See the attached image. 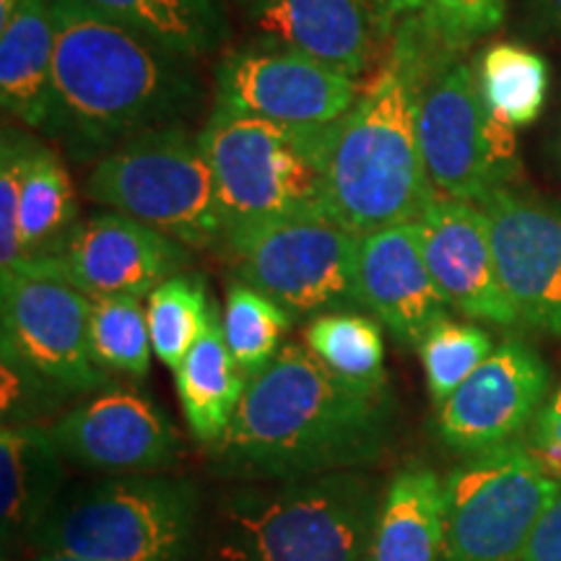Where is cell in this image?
Segmentation results:
<instances>
[{
    "label": "cell",
    "instance_id": "7c38bea8",
    "mask_svg": "<svg viewBox=\"0 0 561 561\" xmlns=\"http://www.w3.org/2000/svg\"><path fill=\"white\" fill-rule=\"evenodd\" d=\"M359 94L351 76L271 42L231 50L216 68V107L271 123H339Z\"/></svg>",
    "mask_w": 561,
    "mask_h": 561
},
{
    "label": "cell",
    "instance_id": "e575fe53",
    "mask_svg": "<svg viewBox=\"0 0 561 561\" xmlns=\"http://www.w3.org/2000/svg\"><path fill=\"white\" fill-rule=\"evenodd\" d=\"M528 445L543 466L561 479V382L549 392L543 409L528 430Z\"/></svg>",
    "mask_w": 561,
    "mask_h": 561
},
{
    "label": "cell",
    "instance_id": "8d00e7d4",
    "mask_svg": "<svg viewBox=\"0 0 561 561\" xmlns=\"http://www.w3.org/2000/svg\"><path fill=\"white\" fill-rule=\"evenodd\" d=\"M530 19L546 34L561 39V0H530Z\"/></svg>",
    "mask_w": 561,
    "mask_h": 561
},
{
    "label": "cell",
    "instance_id": "d590c367",
    "mask_svg": "<svg viewBox=\"0 0 561 561\" xmlns=\"http://www.w3.org/2000/svg\"><path fill=\"white\" fill-rule=\"evenodd\" d=\"M520 561H561V494L543 512Z\"/></svg>",
    "mask_w": 561,
    "mask_h": 561
},
{
    "label": "cell",
    "instance_id": "52a82bcc",
    "mask_svg": "<svg viewBox=\"0 0 561 561\" xmlns=\"http://www.w3.org/2000/svg\"><path fill=\"white\" fill-rule=\"evenodd\" d=\"M89 201L130 216L185 248L224 240V214L201 136L167 125L125 140L94 161L83 182Z\"/></svg>",
    "mask_w": 561,
    "mask_h": 561
},
{
    "label": "cell",
    "instance_id": "d6986e66",
    "mask_svg": "<svg viewBox=\"0 0 561 561\" xmlns=\"http://www.w3.org/2000/svg\"><path fill=\"white\" fill-rule=\"evenodd\" d=\"M356 278L364 310L403 346L416 348L450 310L426 268L413 221L359 234Z\"/></svg>",
    "mask_w": 561,
    "mask_h": 561
},
{
    "label": "cell",
    "instance_id": "836d02e7",
    "mask_svg": "<svg viewBox=\"0 0 561 561\" xmlns=\"http://www.w3.org/2000/svg\"><path fill=\"white\" fill-rule=\"evenodd\" d=\"M34 140L16 128L3 130L0 146V273H9L21 261V187L30 164Z\"/></svg>",
    "mask_w": 561,
    "mask_h": 561
},
{
    "label": "cell",
    "instance_id": "4dcf8cb0",
    "mask_svg": "<svg viewBox=\"0 0 561 561\" xmlns=\"http://www.w3.org/2000/svg\"><path fill=\"white\" fill-rule=\"evenodd\" d=\"M424 367L426 390L442 405L494 351V341L481 325L458 320H439L416 346Z\"/></svg>",
    "mask_w": 561,
    "mask_h": 561
},
{
    "label": "cell",
    "instance_id": "ffe728a7",
    "mask_svg": "<svg viewBox=\"0 0 561 561\" xmlns=\"http://www.w3.org/2000/svg\"><path fill=\"white\" fill-rule=\"evenodd\" d=\"M62 453L42 424L0 432V541L3 551L30 541L62 486Z\"/></svg>",
    "mask_w": 561,
    "mask_h": 561
},
{
    "label": "cell",
    "instance_id": "484cf974",
    "mask_svg": "<svg viewBox=\"0 0 561 561\" xmlns=\"http://www.w3.org/2000/svg\"><path fill=\"white\" fill-rule=\"evenodd\" d=\"M479 83L489 110L512 128H528L549 94V66L536 50L500 42L481 53Z\"/></svg>",
    "mask_w": 561,
    "mask_h": 561
},
{
    "label": "cell",
    "instance_id": "d6a6232c",
    "mask_svg": "<svg viewBox=\"0 0 561 561\" xmlns=\"http://www.w3.org/2000/svg\"><path fill=\"white\" fill-rule=\"evenodd\" d=\"M0 380H3V392H0V405H3V426L16 424H42V419L53 416L60 409L70 392L45 377L42 371L30 367L16 351L9 346H0Z\"/></svg>",
    "mask_w": 561,
    "mask_h": 561
},
{
    "label": "cell",
    "instance_id": "44dd1931",
    "mask_svg": "<svg viewBox=\"0 0 561 561\" xmlns=\"http://www.w3.org/2000/svg\"><path fill=\"white\" fill-rule=\"evenodd\" d=\"M445 559V479L421 462L403 466L382 489L367 561Z\"/></svg>",
    "mask_w": 561,
    "mask_h": 561
},
{
    "label": "cell",
    "instance_id": "2e32d148",
    "mask_svg": "<svg viewBox=\"0 0 561 561\" xmlns=\"http://www.w3.org/2000/svg\"><path fill=\"white\" fill-rule=\"evenodd\" d=\"M413 229L426 268L450 310L491 325H517L515 307L496 271L489 219L479 203L434 193Z\"/></svg>",
    "mask_w": 561,
    "mask_h": 561
},
{
    "label": "cell",
    "instance_id": "277c9868",
    "mask_svg": "<svg viewBox=\"0 0 561 561\" xmlns=\"http://www.w3.org/2000/svg\"><path fill=\"white\" fill-rule=\"evenodd\" d=\"M380 500L362 471L248 481L216 502L201 561H367Z\"/></svg>",
    "mask_w": 561,
    "mask_h": 561
},
{
    "label": "cell",
    "instance_id": "603a6c76",
    "mask_svg": "<svg viewBox=\"0 0 561 561\" xmlns=\"http://www.w3.org/2000/svg\"><path fill=\"white\" fill-rule=\"evenodd\" d=\"M174 382L193 437L214 447L240 409L250 382L227 346L221 312L216 305H210L206 331L174 371Z\"/></svg>",
    "mask_w": 561,
    "mask_h": 561
},
{
    "label": "cell",
    "instance_id": "9c48e42d",
    "mask_svg": "<svg viewBox=\"0 0 561 561\" xmlns=\"http://www.w3.org/2000/svg\"><path fill=\"white\" fill-rule=\"evenodd\" d=\"M559 494L561 479L528 439L468 455L445 479L442 561H520Z\"/></svg>",
    "mask_w": 561,
    "mask_h": 561
},
{
    "label": "cell",
    "instance_id": "f35d334b",
    "mask_svg": "<svg viewBox=\"0 0 561 561\" xmlns=\"http://www.w3.org/2000/svg\"><path fill=\"white\" fill-rule=\"evenodd\" d=\"M21 0H0V26L9 24V19L13 16V11H16V5Z\"/></svg>",
    "mask_w": 561,
    "mask_h": 561
},
{
    "label": "cell",
    "instance_id": "ab89813d",
    "mask_svg": "<svg viewBox=\"0 0 561 561\" xmlns=\"http://www.w3.org/2000/svg\"><path fill=\"white\" fill-rule=\"evenodd\" d=\"M32 561H91V559L70 557V553H39V557H34Z\"/></svg>",
    "mask_w": 561,
    "mask_h": 561
},
{
    "label": "cell",
    "instance_id": "74e56055",
    "mask_svg": "<svg viewBox=\"0 0 561 561\" xmlns=\"http://www.w3.org/2000/svg\"><path fill=\"white\" fill-rule=\"evenodd\" d=\"M371 5H375L377 11H380V16L385 21H390L392 26L398 24V21L409 16V9H411V0H369Z\"/></svg>",
    "mask_w": 561,
    "mask_h": 561
},
{
    "label": "cell",
    "instance_id": "1f68e13d",
    "mask_svg": "<svg viewBox=\"0 0 561 561\" xmlns=\"http://www.w3.org/2000/svg\"><path fill=\"white\" fill-rule=\"evenodd\" d=\"M507 0H411L409 16L439 47L462 53L502 24Z\"/></svg>",
    "mask_w": 561,
    "mask_h": 561
},
{
    "label": "cell",
    "instance_id": "6da1fadb",
    "mask_svg": "<svg viewBox=\"0 0 561 561\" xmlns=\"http://www.w3.org/2000/svg\"><path fill=\"white\" fill-rule=\"evenodd\" d=\"M392 426L388 388L343 380L307 346L284 343L248 382L210 462L244 481L362 471L388 450Z\"/></svg>",
    "mask_w": 561,
    "mask_h": 561
},
{
    "label": "cell",
    "instance_id": "3957f363",
    "mask_svg": "<svg viewBox=\"0 0 561 561\" xmlns=\"http://www.w3.org/2000/svg\"><path fill=\"white\" fill-rule=\"evenodd\" d=\"M411 16L359 100L335 123L328 151V216L354 234L416 221L434 187L419 149V94L442 55Z\"/></svg>",
    "mask_w": 561,
    "mask_h": 561
},
{
    "label": "cell",
    "instance_id": "cb8c5ba5",
    "mask_svg": "<svg viewBox=\"0 0 561 561\" xmlns=\"http://www.w3.org/2000/svg\"><path fill=\"white\" fill-rule=\"evenodd\" d=\"M167 53L193 62L227 37L221 0H89Z\"/></svg>",
    "mask_w": 561,
    "mask_h": 561
},
{
    "label": "cell",
    "instance_id": "7a4b0ae2",
    "mask_svg": "<svg viewBox=\"0 0 561 561\" xmlns=\"http://www.w3.org/2000/svg\"><path fill=\"white\" fill-rule=\"evenodd\" d=\"M55 62L47 136L81 159L174 125L201 100L191 62L91 5L53 0Z\"/></svg>",
    "mask_w": 561,
    "mask_h": 561
},
{
    "label": "cell",
    "instance_id": "8fae6325",
    "mask_svg": "<svg viewBox=\"0 0 561 561\" xmlns=\"http://www.w3.org/2000/svg\"><path fill=\"white\" fill-rule=\"evenodd\" d=\"M91 297L53 273L16 265L0 273V346L68 392L110 388L89 339Z\"/></svg>",
    "mask_w": 561,
    "mask_h": 561
},
{
    "label": "cell",
    "instance_id": "4fadbf2b",
    "mask_svg": "<svg viewBox=\"0 0 561 561\" xmlns=\"http://www.w3.org/2000/svg\"><path fill=\"white\" fill-rule=\"evenodd\" d=\"M191 248L117 210H102L62 237L50 255L19 265L47 271L87 297H149L191 263Z\"/></svg>",
    "mask_w": 561,
    "mask_h": 561
},
{
    "label": "cell",
    "instance_id": "e0dca14e",
    "mask_svg": "<svg viewBox=\"0 0 561 561\" xmlns=\"http://www.w3.org/2000/svg\"><path fill=\"white\" fill-rule=\"evenodd\" d=\"M62 458L115 476L157 473L182 455L180 434L157 403L107 390L62 413L50 426Z\"/></svg>",
    "mask_w": 561,
    "mask_h": 561
},
{
    "label": "cell",
    "instance_id": "30bf717a",
    "mask_svg": "<svg viewBox=\"0 0 561 561\" xmlns=\"http://www.w3.org/2000/svg\"><path fill=\"white\" fill-rule=\"evenodd\" d=\"M237 278L297 318L362 307L359 234L331 219H291L229 231L221 240Z\"/></svg>",
    "mask_w": 561,
    "mask_h": 561
},
{
    "label": "cell",
    "instance_id": "ba28073f",
    "mask_svg": "<svg viewBox=\"0 0 561 561\" xmlns=\"http://www.w3.org/2000/svg\"><path fill=\"white\" fill-rule=\"evenodd\" d=\"M447 53L419 94V149L432 187L447 198L481 203L520 178L515 128L489 110L479 70Z\"/></svg>",
    "mask_w": 561,
    "mask_h": 561
},
{
    "label": "cell",
    "instance_id": "4316f807",
    "mask_svg": "<svg viewBox=\"0 0 561 561\" xmlns=\"http://www.w3.org/2000/svg\"><path fill=\"white\" fill-rule=\"evenodd\" d=\"M291 314L244 280H231L224 299V339L248 380L271 367L291 328Z\"/></svg>",
    "mask_w": 561,
    "mask_h": 561
},
{
    "label": "cell",
    "instance_id": "9a60e30c",
    "mask_svg": "<svg viewBox=\"0 0 561 561\" xmlns=\"http://www.w3.org/2000/svg\"><path fill=\"white\" fill-rule=\"evenodd\" d=\"M549 392L551 375L541 354L523 339H504L439 405V439L462 455L510 445L530 430Z\"/></svg>",
    "mask_w": 561,
    "mask_h": 561
},
{
    "label": "cell",
    "instance_id": "60d3db41",
    "mask_svg": "<svg viewBox=\"0 0 561 561\" xmlns=\"http://www.w3.org/2000/svg\"><path fill=\"white\" fill-rule=\"evenodd\" d=\"M557 157H559V164H561V121H559V136H557Z\"/></svg>",
    "mask_w": 561,
    "mask_h": 561
},
{
    "label": "cell",
    "instance_id": "d4e9b609",
    "mask_svg": "<svg viewBox=\"0 0 561 561\" xmlns=\"http://www.w3.org/2000/svg\"><path fill=\"white\" fill-rule=\"evenodd\" d=\"M76 216H79V206H76V193L66 164L50 146L34 140L24 172V187H21L19 263L50 255L62 237L76 227Z\"/></svg>",
    "mask_w": 561,
    "mask_h": 561
},
{
    "label": "cell",
    "instance_id": "ac0fdd59",
    "mask_svg": "<svg viewBox=\"0 0 561 561\" xmlns=\"http://www.w3.org/2000/svg\"><path fill=\"white\" fill-rule=\"evenodd\" d=\"M261 42L291 47L359 81L385 60L396 26L369 0H240Z\"/></svg>",
    "mask_w": 561,
    "mask_h": 561
},
{
    "label": "cell",
    "instance_id": "83f0119b",
    "mask_svg": "<svg viewBox=\"0 0 561 561\" xmlns=\"http://www.w3.org/2000/svg\"><path fill=\"white\" fill-rule=\"evenodd\" d=\"M305 343L343 380L369 385V388H388L382 331L367 314L328 312L312 318Z\"/></svg>",
    "mask_w": 561,
    "mask_h": 561
},
{
    "label": "cell",
    "instance_id": "7402d4cb",
    "mask_svg": "<svg viewBox=\"0 0 561 561\" xmlns=\"http://www.w3.org/2000/svg\"><path fill=\"white\" fill-rule=\"evenodd\" d=\"M53 0H21L0 26V102L9 115L47 136L53 112Z\"/></svg>",
    "mask_w": 561,
    "mask_h": 561
},
{
    "label": "cell",
    "instance_id": "5b68a950",
    "mask_svg": "<svg viewBox=\"0 0 561 561\" xmlns=\"http://www.w3.org/2000/svg\"><path fill=\"white\" fill-rule=\"evenodd\" d=\"M331 125H286L214 107L201 133L224 237L263 224L328 216Z\"/></svg>",
    "mask_w": 561,
    "mask_h": 561
},
{
    "label": "cell",
    "instance_id": "8992f818",
    "mask_svg": "<svg viewBox=\"0 0 561 561\" xmlns=\"http://www.w3.org/2000/svg\"><path fill=\"white\" fill-rule=\"evenodd\" d=\"M198 489L161 473H130L60 494L30 543L91 561H185L198 541Z\"/></svg>",
    "mask_w": 561,
    "mask_h": 561
},
{
    "label": "cell",
    "instance_id": "5bb4252c",
    "mask_svg": "<svg viewBox=\"0 0 561 561\" xmlns=\"http://www.w3.org/2000/svg\"><path fill=\"white\" fill-rule=\"evenodd\" d=\"M479 206L517 325L561 339V203L510 185Z\"/></svg>",
    "mask_w": 561,
    "mask_h": 561
},
{
    "label": "cell",
    "instance_id": "f546056e",
    "mask_svg": "<svg viewBox=\"0 0 561 561\" xmlns=\"http://www.w3.org/2000/svg\"><path fill=\"white\" fill-rule=\"evenodd\" d=\"M91 354L104 371L146 380L151 367V333L138 297H91Z\"/></svg>",
    "mask_w": 561,
    "mask_h": 561
},
{
    "label": "cell",
    "instance_id": "f1b7e54d",
    "mask_svg": "<svg viewBox=\"0 0 561 561\" xmlns=\"http://www.w3.org/2000/svg\"><path fill=\"white\" fill-rule=\"evenodd\" d=\"M210 305L214 301H208L203 278L187 273L167 278L149 294L146 318H149L151 346L164 367L172 371L180 369L195 341L206 331Z\"/></svg>",
    "mask_w": 561,
    "mask_h": 561
}]
</instances>
